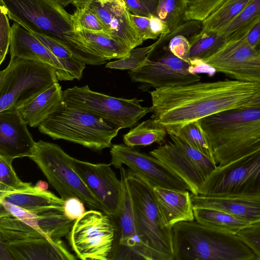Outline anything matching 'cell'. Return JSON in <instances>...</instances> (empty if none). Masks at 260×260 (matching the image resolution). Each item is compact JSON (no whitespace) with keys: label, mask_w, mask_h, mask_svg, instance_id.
Returning a JSON list of instances; mask_svg holds the SVG:
<instances>
[{"label":"cell","mask_w":260,"mask_h":260,"mask_svg":"<svg viewBox=\"0 0 260 260\" xmlns=\"http://www.w3.org/2000/svg\"><path fill=\"white\" fill-rule=\"evenodd\" d=\"M237 235L260 260V221L251 224L239 231Z\"/></svg>","instance_id":"cell-39"},{"label":"cell","mask_w":260,"mask_h":260,"mask_svg":"<svg viewBox=\"0 0 260 260\" xmlns=\"http://www.w3.org/2000/svg\"><path fill=\"white\" fill-rule=\"evenodd\" d=\"M258 48H260V44H259V47Z\"/></svg>","instance_id":"cell-51"},{"label":"cell","mask_w":260,"mask_h":260,"mask_svg":"<svg viewBox=\"0 0 260 260\" xmlns=\"http://www.w3.org/2000/svg\"><path fill=\"white\" fill-rule=\"evenodd\" d=\"M63 101L81 110L99 116L120 129L131 128L151 112L143 107L142 100L116 98L91 90L87 85L63 91Z\"/></svg>","instance_id":"cell-10"},{"label":"cell","mask_w":260,"mask_h":260,"mask_svg":"<svg viewBox=\"0 0 260 260\" xmlns=\"http://www.w3.org/2000/svg\"><path fill=\"white\" fill-rule=\"evenodd\" d=\"M197 66L210 67L235 80L260 84V48L252 47L245 37L226 42Z\"/></svg>","instance_id":"cell-13"},{"label":"cell","mask_w":260,"mask_h":260,"mask_svg":"<svg viewBox=\"0 0 260 260\" xmlns=\"http://www.w3.org/2000/svg\"><path fill=\"white\" fill-rule=\"evenodd\" d=\"M111 164L116 169L125 165L148 179L155 186L181 191L190 189L188 184L158 158L141 152L125 144L110 147Z\"/></svg>","instance_id":"cell-16"},{"label":"cell","mask_w":260,"mask_h":260,"mask_svg":"<svg viewBox=\"0 0 260 260\" xmlns=\"http://www.w3.org/2000/svg\"><path fill=\"white\" fill-rule=\"evenodd\" d=\"M0 199L21 207L37 217L53 211H63L64 200L52 192L35 185L22 190L0 192Z\"/></svg>","instance_id":"cell-24"},{"label":"cell","mask_w":260,"mask_h":260,"mask_svg":"<svg viewBox=\"0 0 260 260\" xmlns=\"http://www.w3.org/2000/svg\"><path fill=\"white\" fill-rule=\"evenodd\" d=\"M201 196H260V151L217 166L206 178Z\"/></svg>","instance_id":"cell-12"},{"label":"cell","mask_w":260,"mask_h":260,"mask_svg":"<svg viewBox=\"0 0 260 260\" xmlns=\"http://www.w3.org/2000/svg\"><path fill=\"white\" fill-rule=\"evenodd\" d=\"M41 133L95 151L112 146L120 129L106 119L63 102L39 126Z\"/></svg>","instance_id":"cell-5"},{"label":"cell","mask_w":260,"mask_h":260,"mask_svg":"<svg viewBox=\"0 0 260 260\" xmlns=\"http://www.w3.org/2000/svg\"><path fill=\"white\" fill-rule=\"evenodd\" d=\"M165 35L160 36L157 41L150 46L132 49L126 56L107 63L106 68L129 71L137 68L149 58L157 46L165 41Z\"/></svg>","instance_id":"cell-34"},{"label":"cell","mask_w":260,"mask_h":260,"mask_svg":"<svg viewBox=\"0 0 260 260\" xmlns=\"http://www.w3.org/2000/svg\"><path fill=\"white\" fill-rule=\"evenodd\" d=\"M63 212L70 220L75 221L86 212L84 204L76 197H71L64 201Z\"/></svg>","instance_id":"cell-42"},{"label":"cell","mask_w":260,"mask_h":260,"mask_svg":"<svg viewBox=\"0 0 260 260\" xmlns=\"http://www.w3.org/2000/svg\"><path fill=\"white\" fill-rule=\"evenodd\" d=\"M189 59L197 64L219 51L226 43L225 36L218 32L201 30L189 39Z\"/></svg>","instance_id":"cell-28"},{"label":"cell","mask_w":260,"mask_h":260,"mask_svg":"<svg viewBox=\"0 0 260 260\" xmlns=\"http://www.w3.org/2000/svg\"><path fill=\"white\" fill-rule=\"evenodd\" d=\"M10 19L30 32L49 37L60 42L86 64L101 65L106 58L95 52L74 30L72 14L55 0H0Z\"/></svg>","instance_id":"cell-2"},{"label":"cell","mask_w":260,"mask_h":260,"mask_svg":"<svg viewBox=\"0 0 260 260\" xmlns=\"http://www.w3.org/2000/svg\"><path fill=\"white\" fill-rule=\"evenodd\" d=\"M13 160L0 155V192L22 190L32 186L31 183L23 182L18 177L12 166Z\"/></svg>","instance_id":"cell-36"},{"label":"cell","mask_w":260,"mask_h":260,"mask_svg":"<svg viewBox=\"0 0 260 260\" xmlns=\"http://www.w3.org/2000/svg\"><path fill=\"white\" fill-rule=\"evenodd\" d=\"M224 1L185 0V21H203Z\"/></svg>","instance_id":"cell-37"},{"label":"cell","mask_w":260,"mask_h":260,"mask_svg":"<svg viewBox=\"0 0 260 260\" xmlns=\"http://www.w3.org/2000/svg\"><path fill=\"white\" fill-rule=\"evenodd\" d=\"M247 107H260V91L251 100Z\"/></svg>","instance_id":"cell-48"},{"label":"cell","mask_w":260,"mask_h":260,"mask_svg":"<svg viewBox=\"0 0 260 260\" xmlns=\"http://www.w3.org/2000/svg\"><path fill=\"white\" fill-rule=\"evenodd\" d=\"M150 154L161 161L189 186L193 195L203 194L206 179L200 169L172 141L151 151Z\"/></svg>","instance_id":"cell-21"},{"label":"cell","mask_w":260,"mask_h":260,"mask_svg":"<svg viewBox=\"0 0 260 260\" xmlns=\"http://www.w3.org/2000/svg\"><path fill=\"white\" fill-rule=\"evenodd\" d=\"M185 0H159L156 16L168 25L170 33L185 21Z\"/></svg>","instance_id":"cell-32"},{"label":"cell","mask_w":260,"mask_h":260,"mask_svg":"<svg viewBox=\"0 0 260 260\" xmlns=\"http://www.w3.org/2000/svg\"><path fill=\"white\" fill-rule=\"evenodd\" d=\"M63 102V91L58 82L17 108L30 127L39 126Z\"/></svg>","instance_id":"cell-25"},{"label":"cell","mask_w":260,"mask_h":260,"mask_svg":"<svg viewBox=\"0 0 260 260\" xmlns=\"http://www.w3.org/2000/svg\"><path fill=\"white\" fill-rule=\"evenodd\" d=\"M72 5L90 10L108 34L131 50L143 43L123 0H74Z\"/></svg>","instance_id":"cell-17"},{"label":"cell","mask_w":260,"mask_h":260,"mask_svg":"<svg viewBox=\"0 0 260 260\" xmlns=\"http://www.w3.org/2000/svg\"><path fill=\"white\" fill-rule=\"evenodd\" d=\"M260 91V84L235 79L196 82L155 89L150 92L151 118L168 134L205 117L247 107Z\"/></svg>","instance_id":"cell-1"},{"label":"cell","mask_w":260,"mask_h":260,"mask_svg":"<svg viewBox=\"0 0 260 260\" xmlns=\"http://www.w3.org/2000/svg\"><path fill=\"white\" fill-rule=\"evenodd\" d=\"M1 247L12 259H76L61 240H51L0 206Z\"/></svg>","instance_id":"cell-8"},{"label":"cell","mask_w":260,"mask_h":260,"mask_svg":"<svg viewBox=\"0 0 260 260\" xmlns=\"http://www.w3.org/2000/svg\"><path fill=\"white\" fill-rule=\"evenodd\" d=\"M194 66L179 58L168 48L159 57L148 58L137 68L128 72L132 81L149 84L155 89L200 81L192 71Z\"/></svg>","instance_id":"cell-15"},{"label":"cell","mask_w":260,"mask_h":260,"mask_svg":"<svg viewBox=\"0 0 260 260\" xmlns=\"http://www.w3.org/2000/svg\"><path fill=\"white\" fill-rule=\"evenodd\" d=\"M244 37L252 47L258 48L260 44V21L256 23Z\"/></svg>","instance_id":"cell-46"},{"label":"cell","mask_w":260,"mask_h":260,"mask_svg":"<svg viewBox=\"0 0 260 260\" xmlns=\"http://www.w3.org/2000/svg\"><path fill=\"white\" fill-rule=\"evenodd\" d=\"M0 206L3 207L17 218L44 235L39 226L38 218L36 215L3 199H0Z\"/></svg>","instance_id":"cell-41"},{"label":"cell","mask_w":260,"mask_h":260,"mask_svg":"<svg viewBox=\"0 0 260 260\" xmlns=\"http://www.w3.org/2000/svg\"><path fill=\"white\" fill-rule=\"evenodd\" d=\"M57 82L56 70L50 65L10 57L0 72V112L23 106Z\"/></svg>","instance_id":"cell-7"},{"label":"cell","mask_w":260,"mask_h":260,"mask_svg":"<svg viewBox=\"0 0 260 260\" xmlns=\"http://www.w3.org/2000/svg\"><path fill=\"white\" fill-rule=\"evenodd\" d=\"M150 27L152 33L158 37L170 33L167 24L156 15H152L150 17Z\"/></svg>","instance_id":"cell-45"},{"label":"cell","mask_w":260,"mask_h":260,"mask_svg":"<svg viewBox=\"0 0 260 260\" xmlns=\"http://www.w3.org/2000/svg\"><path fill=\"white\" fill-rule=\"evenodd\" d=\"M36 142L16 109L0 112V155L14 159L30 158Z\"/></svg>","instance_id":"cell-19"},{"label":"cell","mask_w":260,"mask_h":260,"mask_svg":"<svg viewBox=\"0 0 260 260\" xmlns=\"http://www.w3.org/2000/svg\"><path fill=\"white\" fill-rule=\"evenodd\" d=\"M10 57L47 64L56 70L58 80L63 81L64 70L58 59L30 31L14 22L12 26Z\"/></svg>","instance_id":"cell-20"},{"label":"cell","mask_w":260,"mask_h":260,"mask_svg":"<svg viewBox=\"0 0 260 260\" xmlns=\"http://www.w3.org/2000/svg\"><path fill=\"white\" fill-rule=\"evenodd\" d=\"M167 132L163 125L150 118L138 124L123 136L124 143L129 147L147 146L165 143Z\"/></svg>","instance_id":"cell-29"},{"label":"cell","mask_w":260,"mask_h":260,"mask_svg":"<svg viewBox=\"0 0 260 260\" xmlns=\"http://www.w3.org/2000/svg\"><path fill=\"white\" fill-rule=\"evenodd\" d=\"M30 158L38 166L63 200L76 197L91 209L103 212L99 200L75 171L73 157L60 146L40 140L36 142Z\"/></svg>","instance_id":"cell-9"},{"label":"cell","mask_w":260,"mask_h":260,"mask_svg":"<svg viewBox=\"0 0 260 260\" xmlns=\"http://www.w3.org/2000/svg\"><path fill=\"white\" fill-rule=\"evenodd\" d=\"M57 3L61 5L63 7H66L71 4L74 0H55Z\"/></svg>","instance_id":"cell-49"},{"label":"cell","mask_w":260,"mask_h":260,"mask_svg":"<svg viewBox=\"0 0 260 260\" xmlns=\"http://www.w3.org/2000/svg\"><path fill=\"white\" fill-rule=\"evenodd\" d=\"M176 134L182 137L191 146L216 165L210 143L201 127L200 120L186 124Z\"/></svg>","instance_id":"cell-33"},{"label":"cell","mask_w":260,"mask_h":260,"mask_svg":"<svg viewBox=\"0 0 260 260\" xmlns=\"http://www.w3.org/2000/svg\"><path fill=\"white\" fill-rule=\"evenodd\" d=\"M217 166L260 151V107H245L200 119Z\"/></svg>","instance_id":"cell-3"},{"label":"cell","mask_w":260,"mask_h":260,"mask_svg":"<svg viewBox=\"0 0 260 260\" xmlns=\"http://www.w3.org/2000/svg\"><path fill=\"white\" fill-rule=\"evenodd\" d=\"M149 9L151 13L156 16L159 0H139Z\"/></svg>","instance_id":"cell-47"},{"label":"cell","mask_w":260,"mask_h":260,"mask_svg":"<svg viewBox=\"0 0 260 260\" xmlns=\"http://www.w3.org/2000/svg\"><path fill=\"white\" fill-rule=\"evenodd\" d=\"M72 18L74 31L83 29L107 33L98 17L86 7L76 8Z\"/></svg>","instance_id":"cell-38"},{"label":"cell","mask_w":260,"mask_h":260,"mask_svg":"<svg viewBox=\"0 0 260 260\" xmlns=\"http://www.w3.org/2000/svg\"><path fill=\"white\" fill-rule=\"evenodd\" d=\"M153 194L157 209L166 226L195 220L190 193L154 185Z\"/></svg>","instance_id":"cell-23"},{"label":"cell","mask_w":260,"mask_h":260,"mask_svg":"<svg viewBox=\"0 0 260 260\" xmlns=\"http://www.w3.org/2000/svg\"><path fill=\"white\" fill-rule=\"evenodd\" d=\"M140 238L152 260H173L172 227L163 223L155 200V185L145 177L124 168Z\"/></svg>","instance_id":"cell-6"},{"label":"cell","mask_w":260,"mask_h":260,"mask_svg":"<svg viewBox=\"0 0 260 260\" xmlns=\"http://www.w3.org/2000/svg\"><path fill=\"white\" fill-rule=\"evenodd\" d=\"M91 209L75 221L68 234L77 257L83 260H111L115 226L112 216Z\"/></svg>","instance_id":"cell-11"},{"label":"cell","mask_w":260,"mask_h":260,"mask_svg":"<svg viewBox=\"0 0 260 260\" xmlns=\"http://www.w3.org/2000/svg\"><path fill=\"white\" fill-rule=\"evenodd\" d=\"M73 164L76 172L101 203L103 212L114 216L119 208L122 183L111 168L112 164H93L73 157Z\"/></svg>","instance_id":"cell-18"},{"label":"cell","mask_w":260,"mask_h":260,"mask_svg":"<svg viewBox=\"0 0 260 260\" xmlns=\"http://www.w3.org/2000/svg\"><path fill=\"white\" fill-rule=\"evenodd\" d=\"M35 186H37L39 188L44 189H47L48 187V184L46 183V182L42 181H38Z\"/></svg>","instance_id":"cell-50"},{"label":"cell","mask_w":260,"mask_h":260,"mask_svg":"<svg viewBox=\"0 0 260 260\" xmlns=\"http://www.w3.org/2000/svg\"><path fill=\"white\" fill-rule=\"evenodd\" d=\"M130 17L140 36L143 41L155 40L158 37L152 33L150 27V17H143L130 13Z\"/></svg>","instance_id":"cell-43"},{"label":"cell","mask_w":260,"mask_h":260,"mask_svg":"<svg viewBox=\"0 0 260 260\" xmlns=\"http://www.w3.org/2000/svg\"><path fill=\"white\" fill-rule=\"evenodd\" d=\"M250 0H224L202 21V29L220 33L242 12Z\"/></svg>","instance_id":"cell-30"},{"label":"cell","mask_w":260,"mask_h":260,"mask_svg":"<svg viewBox=\"0 0 260 260\" xmlns=\"http://www.w3.org/2000/svg\"><path fill=\"white\" fill-rule=\"evenodd\" d=\"M260 21V0H250L239 16L219 34L225 36L226 42L245 37Z\"/></svg>","instance_id":"cell-31"},{"label":"cell","mask_w":260,"mask_h":260,"mask_svg":"<svg viewBox=\"0 0 260 260\" xmlns=\"http://www.w3.org/2000/svg\"><path fill=\"white\" fill-rule=\"evenodd\" d=\"M172 141L200 169L206 178L217 167L200 151L191 146L182 137L177 134H169Z\"/></svg>","instance_id":"cell-35"},{"label":"cell","mask_w":260,"mask_h":260,"mask_svg":"<svg viewBox=\"0 0 260 260\" xmlns=\"http://www.w3.org/2000/svg\"><path fill=\"white\" fill-rule=\"evenodd\" d=\"M0 4V64H2L10 45L12 27L10 25L6 8L1 2Z\"/></svg>","instance_id":"cell-40"},{"label":"cell","mask_w":260,"mask_h":260,"mask_svg":"<svg viewBox=\"0 0 260 260\" xmlns=\"http://www.w3.org/2000/svg\"><path fill=\"white\" fill-rule=\"evenodd\" d=\"M193 207L221 210L249 224L260 221V196L206 197L190 193Z\"/></svg>","instance_id":"cell-22"},{"label":"cell","mask_w":260,"mask_h":260,"mask_svg":"<svg viewBox=\"0 0 260 260\" xmlns=\"http://www.w3.org/2000/svg\"><path fill=\"white\" fill-rule=\"evenodd\" d=\"M173 260H257L237 235L197 222L182 221L172 226Z\"/></svg>","instance_id":"cell-4"},{"label":"cell","mask_w":260,"mask_h":260,"mask_svg":"<svg viewBox=\"0 0 260 260\" xmlns=\"http://www.w3.org/2000/svg\"><path fill=\"white\" fill-rule=\"evenodd\" d=\"M119 169L122 189L118 211L112 216L115 226V236L111 260H152L139 235L124 168L122 167Z\"/></svg>","instance_id":"cell-14"},{"label":"cell","mask_w":260,"mask_h":260,"mask_svg":"<svg viewBox=\"0 0 260 260\" xmlns=\"http://www.w3.org/2000/svg\"><path fill=\"white\" fill-rule=\"evenodd\" d=\"M75 31L84 38L95 52L107 60L113 58H122L126 56L132 50L104 32L92 31L83 29H77Z\"/></svg>","instance_id":"cell-26"},{"label":"cell","mask_w":260,"mask_h":260,"mask_svg":"<svg viewBox=\"0 0 260 260\" xmlns=\"http://www.w3.org/2000/svg\"><path fill=\"white\" fill-rule=\"evenodd\" d=\"M128 12L133 15L150 17L152 14L149 9L139 0H123Z\"/></svg>","instance_id":"cell-44"},{"label":"cell","mask_w":260,"mask_h":260,"mask_svg":"<svg viewBox=\"0 0 260 260\" xmlns=\"http://www.w3.org/2000/svg\"><path fill=\"white\" fill-rule=\"evenodd\" d=\"M195 220L201 224L227 233L237 234L250 225L225 212L207 208L194 207Z\"/></svg>","instance_id":"cell-27"}]
</instances>
